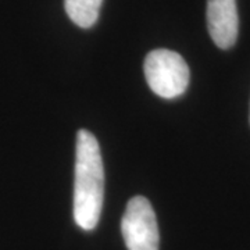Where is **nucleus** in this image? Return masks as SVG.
Instances as JSON below:
<instances>
[{
	"instance_id": "f257e3e1",
	"label": "nucleus",
	"mask_w": 250,
	"mask_h": 250,
	"mask_svg": "<svg viewBox=\"0 0 250 250\" xmlns=\"http://www.w3.org/2000/svg\"><path fill=\"white\" fill-rule=\"evenodd\" d=\"M104 196V168L95 135L81 129L77 135L74 220L85 231L96 228Z\"/></svg>"
},
{
	"instance_id": "f03ea898",
	"label": "nucleus",
	"mask_w": 250,
	"mask_h": 250,
	"mask_svg": "<svg viewBox=\"0 0 250 250\" xmlns=\"http://www.w3.org/2000/svg\"><path fill=\"white\" fill-rule=\"evenodd\" d=\"M143 68L150 89L160 98H178L189 85V67L177 52L156 49L146 56Z\"/></svg>"
},
{
	"instance_id": "7ed1b4c3",
	"label": "nucleus",
	"mask_w": 250,
	"mask_h": 250,
	"mask_svg": "<svg viewBox=\"0 0 250 250\" xmlns=\"http://www.w3.org/2000/svg\"><path fill=\"white\" fill-rule=\"evenodd\" d=\"M121 232L128 250H159V227L150 202L143 196L132 197L125 208Z\"/></svg>"
},
{
	"instance_id": "20e7f679",
	"label": "nucleus",
	"mask_w": 250,
	"mask_h": 250,
	"mask_svg": "<svg viewBox=\"0 0 250 250\" xmlns=\"http://www.w3.org/2000/svg\"><path fill=\"white\" fill-rule=\"evenodd\" d=\"M207 28L213 42L220 49L232 47L239 31L236 0H208Z\"/></svg>"
},
{
	"instance_id": "39448f33",
	"label": "nucleus",
	"mask_w": 250,
	"mask_h": 250,
	"mask_svg": "<svg viewBox=\"0 0 250 250\" xmlns=\"http://www.w3.org/2000/svg\"><path fill=\"white\" fill-rule=\"evenodd\" d=\"M103 0H64V9L75 25L90 28L96 24Z\"/></svg>"
}]
</instances>
